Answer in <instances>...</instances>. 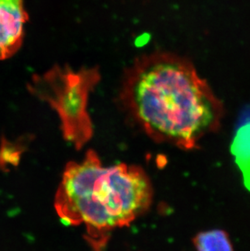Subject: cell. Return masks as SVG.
<instances>
[{"label":"cell","instance_id":"obj_1","mask_svg":"<svg viewBox=\"0 0 250 251\" xmlns=\"http://www.w3.org/2000/svg\"><path fill=\"white\" fill-rule=\"evenodd\" d=\"M122 83L125 107L157 142L191 151L220 128L223 102L184 57L165 51L138 57Z\"/></svg>","mask_w":250,"mask_h":251},{"label":"cell","instance_id":"obj_2","mask_svg":"<svg viewBox=\"0 0 250 251\" xmlns=\"http://www.w3.org/2000/svg\"><path fill=\"white\" fill-rule=\"evenodd\" d=\"M152 199L150 180L142 168L125 164L104 167L97 154L89 151L83 160L67 165L54 206L64 223L86 226L95 249L99 237L128 226L148 210Z\"/></svg>","mask_w":250,"mask_h":251},{"label":"cell","instance_id":"obj_3","mask_svg":"<svg viewBox=\"0 0 250 251\" xmlns=\"http://www.w3.org/2000/svg\"><path fill=\"white\" fill-rule=\"evenodd\" d=\"M100 78L96 68L74 70L54 66L33 76L28 87L58 112L67 138L80 147L91 135L88 100Z\"/></svg>","mask_w":250,"mask_h":251},{"label":"cell","instance_id":"obj_4","mask_svg":"<svg viewBox=\"0 0 250 251\" xmlns=\"http://www.w3.org/2000/svg\"><path fill=\"white\" fill-rule=\"evenodd\" d=\"M28 19L24 0H0V60L20 50Z\"/></svg>","mask_w":250,"mask_h":251},{"label":"cell","instance_id":"obj_5","mask_svg":"<svg viewBox=\"0 0 250 251\" xmlns=\"http://www.w3.org/2000/svg\"><path fill=\"white\" fill-rule=\"evenodd\" d=\"M231 153L242 174L244 185L250 192V121L236 130L231 142Z\"/></svg>","mask_w":250,"mask_h":251},{"label":"cell","instance_id":"obj_6","mask_svg":"<svg viewBox=\"0 0 250 251\" xmlns=\"http://www.w3.org/2000/svg\"><path fill=\"white\" fill-rule=\"evenodd\" d=\"M193 241L197 251H234L228 234L224 230L199 232Z\"/></svg>","mask_w":250,"mask_h":251},{"label":"cell","instance_id":"obj_7","mask_svg":"<svg viewBox=\"0 0 250 251\" xmlns=\"http://www.w3.org/2000/svg\"><path fill=\"white\" fill-rule=\"evenodd\" d=\"M20 155L18 152L16 151L14 147L9 143L2 142V148L0 150V163L16 164L19 162Z\"/></svg>","mask_w":250,"mask_h":251}]
</instances>
